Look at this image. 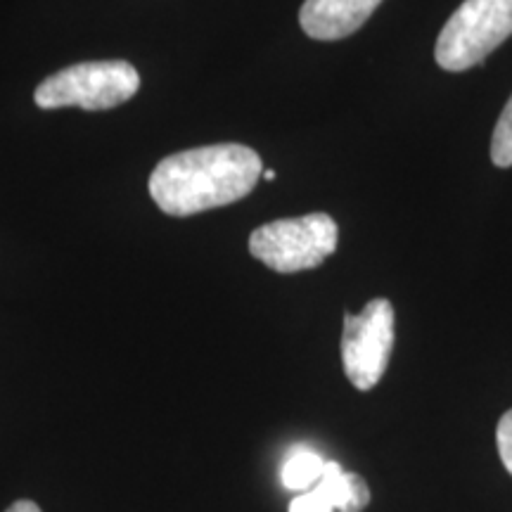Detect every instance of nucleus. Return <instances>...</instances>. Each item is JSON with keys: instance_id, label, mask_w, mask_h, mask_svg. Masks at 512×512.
<instances>
[{"instance_id": "obj_1", "label": "nucleus", "mask_w": 512, "mask_h": 512, "mask_svg": "<svg viewBox=\"0 0 512 512\" xmlns=\"http://www.w3.org/2000/svg\"><path fill=\"white\" fill-rule=\"evenodd\" d=\"M264 174L252 147L221 143L192 147L164 157L152 171V200L169 216H195L200 211L242 200Z\"/></svg>"}, {"instance_id": "obj_2", "label": "nucleus", "mask_w": 512, "mask_h": 512, "mask_svg": "<svg viewBox=\"0 0 512 512\" xmlns=\"http://www.w3.org/2000/svg\"><path fill=\"white\" fill-rule=\"evenodd\" d=\"M140 74L126 60L79 62L43 79L34 91L41 110L81 107L88 112L112 110L138 93Z\"/></svg>"}, {"instance_id": "obj_3", "label": "nucleus", "mask_w": 512, "mask_h": 512, "mask_svg": "<svg viewBox=\"0 0 512 512\" xmlns=\"http://www.w3.org/2000/svg\"><path fill=\"white\" fill-rule=\"evenodd\" d=\"M510 36L512 0H465L441 29L434 60L446 72H467Z\"/></svg>"}, {"instance_id": "obj_4", "label": "nucleus", "mask_w": 512, "mask_h": 512, "mask_svg": "<svg viewBox=\"0 0 512 512\" xmlns=\"http://www.w3.org/2000/svg\"><path fill=\"white\" fill-rule=\"evenodd\" d=\"M337 240L335 219L318 211L256 228L249 235V252L271 271L299 273L323 264L337 249Z\"/></svg>"}, {"instance_id": "obj_5", "label": "nucleus", "mask_w": 512, "mask_h": 512, "mask_svg": "<svg viewBox=\"0 0 512 512\" xmlns=\"http://www.w3.org/2000/svg\"><path fill=\"white\" fill-rule=\"evenodd\" d=\"M394 306L377 297L361 313L344 316L342 363L349 382L370 392L382 380L394 349Z\"/></svg>"}, {"instance_id": "obj_6", "label": "nucleus", "mask_w": 512, "mask_h": 512, "mask_svg": "<svg viewBox=\"0 0 512 512\" xmlns=\"http://www.w3.org/2000/svg\"><path fill=\"white\" fill-rule=\"evenodd\" d=\"M382 0H304L299 24L316 41H339L368 22Z\"/></svg>"}, {"instance_id": "obj_7", "label": "nucleus", "mask_w": 512, "mask_h": 512, "mask_svg": "<svg viewBox=\"0 0 512 512\" xmlns=\"http://www.w3.org/2000/svg\"><path fill=\"white\" fill-rule=\"evenodd\" d=\"M316 486L332 503V508L339 512H361L370 503L366 479L356 475V472L342 470V465L335 463V460H325L323 475H320V482Z\"/></svg>"}, {"instance_id": "obj_8", "label": "nucleus", "mask_w": 512, "mask_h": 512, "mask_svg": "<svg viewBox=\"0 0 512 512\" xmlns=\"http://www.w3.org/2000/svg\"><path fill=\"white\" fill-rule=\"evenodd\" d=\"M325 458L309 446H294L287 451V458L280 465V482L290 491H311L323 475Z\"/></svg>"}, {"instance_id": "obj_9", "label": "nucleus", "mask_w": 512, "mask_h": 512, "mask_svg": "<svg viewBox=\"0 0 512 512\" xmlns=\"http://www.w3.org/2000/svg\"><path fill=\"white\" fill-rule=\"evenodd\" d=\"M491 159L501 169L512 166V95L505 102L501 117L496 121L494 136H491Z\"/></svg>"}, {"instance_id": "obj_10", "label": "nucleus", "mask_w": 512, "mask_h": 512, "mask_svg": "<svg viewBox=\"0 0 512 512\" xmlns=\"http://www.w3.org/2000/svg\"><path fill=\"white\" fill-rule=\"evenodd\" d=\"M290 512H337L332 508V503L325 498L323 491L318 486H313L311 491L297 494L290 501Z\"/></svg>"}, {"instance_id": "obj_11", "label": "nucleus", "mask_w": 512, "mask_h": 512, "mask_svg": "<svg viewBox=\"0 0 512 512\" xmlns=\"http://www.w3.org/2000/svg\"><path fill=\"white\" fill-rule=\"evenodd\" d=\"M496 444H498V456H501L505 470L512 475V408L498 420L496 430Z\"/></svg>"}, {"instance_id": "obj_12", "label": "nucleus", "mask_w": 512, "mask_h": 512, "mask_svg": "<svg viewBox=\"0 0 512 512\" xmlns=\"http://www.w3.org/2000/svg\"><path fill=\"white\" fill-rule=\"evenodd\" d=\"M5 512H43L34 501H17L12 503Z\"/></svg>"}, {"instance_id": "obj_13", "label": "nucleus", "mask_w": 512, "mask_h": 512, "mask_svg": "<svg viewBox=\"0 0 512 512\" xmlns=\"http://www.w3.org/2000/svg\"><path fill=\"white\" fill-rule=\"evenodd\" d=\"M261 176H264L266 181H273V178H275V171H273V169H268V171H264V174H261Z\"/></svg>"}]
</instances>
